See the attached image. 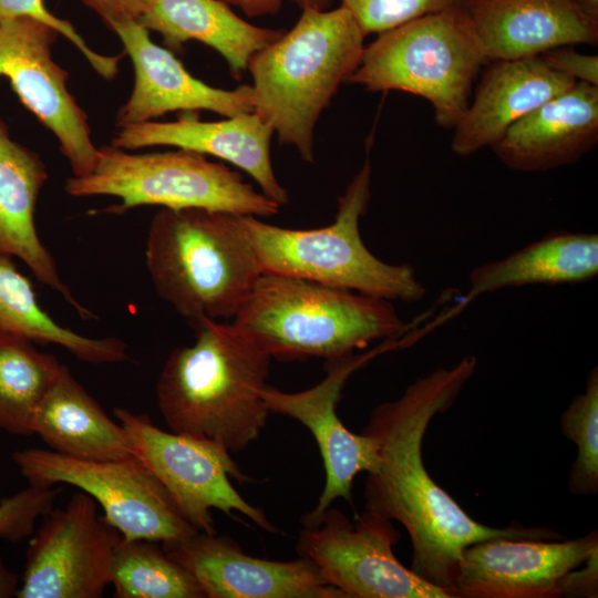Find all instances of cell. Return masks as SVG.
I'll use <instances>...</instances> for the list:
<instances>
[{
	"mask_svg": "<svg viewBox=\"0 0 598 598\" xmlns=\"http://www.w3.org/2000/svg\"><path fill=\"white\" fill-rule=\"evenodd\" d=\"M477 367L465 355L450 368L419 377L396 399L377 405L363 432L377 443L378 461L367 473L365 509L400 523L412 544L411 569L452 598L465 547L492 538L561 539L548 527H492L473 519L429 474L423 440L436 414L452 408Z\"/></svg>",
	"mask_w": 598,
	"mask_h": 598,
	"instance_id": "6da1fadb",
	"label": "cell"
},
{
	"mask_svg": "<svg viewBox=\"0 0 598 598\" xmlns=\"http://www.w3.org/2000/svg\"><path fill=\"white\" fill-rule=\"evenodd\" d=\"M192 329L194 343L175 348L158 375L159 412L172 432L241 452L270 414L261 390L272 358L233 322L204 319Z\"/></svg>",
	"mask_w": 598,
	"mask_h": 598,
	"instance_id": "7a4b0ae2",
	"label": "cell"
},
{
	"mask_svg": "<svg viewBox=\"0 0 598 598\" xmlns=\"http://www.w3.org/2000/svg\"><path fill=\"white\" fill-rule=\"evenodd\" d=\"M364 38L344 7L306 8L289 31L248 63L252 112L306 162H313L319 116L357 70Z\"/></svg>",
	"mask_w": 598,
	"mask_h": 598,
	"instance_id": "3957f363",
	"label": "cell"
},
{
	"mask_svg": "<svg viewBox=\"0 0 598 598\" xmlns=\"http://www.w3.org/2000/svg\"><path fill=\"white\" fill-rule=\"evenodd\" d=\"M231 322L282 361L341 359L408 332L392 301L271 272H261Z\"/></svg>",
	"mask_w": 598,
	"mask_h": 598,
	"instance_id": "277c9868",
	"label": "cell"
},
{
	"mask_svg": "<svg viewBox=\"0 0 598 598\" xmlns=\"http://www.w3.org/2000/svg\"><path fill=\"white\" fill-rule=\"evenodd\" d=\"M145 262L157 295L193 328L236 317L261 275L234 214L161 208L152 218Z\"/></svg>",
	"mask_w": 598,
	"mask_h": 598,
	"instance_id": "5b68a950",
	"label": "cell"
},
{
	"mask_svg": "<svg viewBox=\"0 0 598 598\" xmlns=\"http://www.w3.org/2000/svg\"><path fill=\"white\" fill-rule=\"evenodd\" d=\"M367 159L339 197L334 220L324 227L285 228L260 217L234 215L261 272L303 278L382 298L420 301L426 288L409 264H389L374 256L360 234V218L371 196Z\"/></svg>",
	"mask_w": 598,
	"mask_h": 598,
	"instance_id": "8992f818",
	"label": "cell"
},
{
	"mask_svg": "<svg viewBox=\"0 0 598 598\" xmlns=\"http://www.w3.org/2000/svg\"><path fill=\"white\" fill-rule=\"evenodd\" d=\"M486 63L463 2L378 34L348 83L420 96L430 103L435 122L453 130Z\"/></svg>",
	"mask_w": 598,
	"mask_h": 598,
	"instance_id": "52a82bcc",
	"label": "cell"
},
{
	"mask_svg": "<svg viewBox=\"0 0 598 598\" xmlns=\"http://www.w3.org/2000/svg\"><path fill=\"white\" fill-rule=\"evenodd\" d=\"M74 197L106 195L121 204L105 212L123 214L140 206L204 208L234 215L270 217L280 205L256 190L243 176L205 155L176 151L131 154L113 145L99 148L94 169L65 181Z\"/></svg>",
	"mask_w": 598,
	"mask_h": 598,
	"instance_id": "ba28073f",
	"label": "cell"
},
{
	"mask_svg": "<svg viewBox=\"0 0 598 598\" xmlns=\"http://www.w3.org/2000/svg\"><path fill=\"white\" fill-rule=\"evenodd\" d=\"M114 415L131 441L134 455L166 489L184 519L197 532L216 534L213 509L239 513L268 533L277 528L265 512L235 488L250 481L224 446L203 437L166 432L146 414L115 408Z\"/></svg>",
	"mask_w": 598,
	"mask_h": 598,
	"instance_id": "9c48e42d",
	"label": "cell"
},
{
	"mask_svg": "<svg viewBox=\"0 0 598 598\" xmlns=\"http://www.w3.org/2000/svg\"><path fill=\"white\" fill-rule=\"evenodd\" d=\"M29 485L69 484L89 494L103 508L104 518L125 539L173 542L195 532L175 503L135 455L109 461H86L42 448L12 454Z\"/></svg>",
	"mask_w": 598,
	"mask_h": 598,
	"instance_id": "30bf717a",
	"label": "cell"
},
{
	"mask_svg": "<svg viewBox=\"0 0 598 598\" xmlns=\"http://www.w3.org/2000/svg\"><path fill=\"white\" fill-rule=\"evenodd\" d=\"M301 524L297 553L346 598H452L398 559L393 547L401 535L379 514L365 509L350 520L330 506Z\"/></svg>",
	"mask_w": 598,
	"mask_h": 598,
	"instance_id": "8fae6325",
	"label": "cell"
},
{
	"mask_svg": "<svg viewBox=\"0 0 598 598\" xmlns=\"http://www.w3.org/2000/svg\"><path fill=\"white\" fill-rule=\"evenodd\" d=\"M83 491L51 509L31 538L19 598H99L110 585L122 534L97 513Z\"/></svg>",
	"mask_w": 598,
	"mask_h": 598,
	"instance_id": "7c38bea8",
	"label": "cell"
},
{
	"mask_svg": "<svg viewBox=\"0 0 598 598\" xmlns=\"http://www.w3.org/2000/svg\"><path fill=\"white\" fill-rule=\"evenodd\" d=\"M59 32L31 18L0 22V76L21 103L53 133L73 176L89 175L99 148L84 110L68 89L69 73L52 56Z\"/></svg>",
	"mask_w": 598,
	"mask_h": 598,
	"instance_id": "4fadbf2b",
	"label": "cell"
},
{
	"mask_svg": "<svg viewBox=\"0 0 598 598\" xmlns=\"http://www.w3.org/2000/svg\"><path fill=\"white\" fill-rule=\"evenodd\" d=\"M405 342L404 337L385 340L365 353L327 361L326 377L306 390L283 392L268 384L261 390L270 413L299 421L309 430L319 447L324 485L315 508L303 519L318 517L338 498L351 503L354 478L375 466L378 451L374 439L363 431L357 434L348 430L337 413V406L344 384L355 370Z\"/></svg>",
	"mask_w": 598,
	"mask_h": 598,
	"instance_id": "5bb4252c",
	"label": "cell"
},
{
	"mask_svg": "<svg viewBox=\"0 0 598 598\" xmlns=\"http://www.w3.org/2000/svg\"><path fill=\"white\" fill-rule=\"evenodd\" d=\"M598 549V533L575 539L492 538L465 547L455 598H559V582Z\"/></svg>",
	"mask_w": 598,
	"mask_h": 598,
	"instance_id": "9a60e30c",
	"label": "cell"
},
{
	"mask_svg": "<svg viewBox=\"0 0 598 598\" xmlns=\"http://www.w3.org/2000/svg\"><path fill=\"white\" fill-rule=\"evenodd\" d=\"M162 547L194 576L206 598H346L305 557H254L230 538L200 532Z\"/></svg>",
	"mask_w": 598,
	"mask_h": 598,
	"instance_id": "2e32d148",
	"label": "cell"
},
{
	"mask_svg": "<svg viewBox=\"0 0 598 598\" xmlns=\"http://www.w3.org/2000/svg\"><path fill=\"white\" fill-rule=\"evenodd\" d=\"M121 40L134 68V86L117 113V126L138 124L183 111H210L224 117L252 112L251 86L223 90L193 76L167 48L154 43L138 20L110 28Z\"/></svg>",
	"mask_w": 598,
	"mask_h": 598,
	"instance_id": "e0dca14e",
	"label": "cell"
},
{
	"mask_svg": "<svg viewBox=\"0 0 598 598\" xmlns=\"http://www.w3.org/2000/svg\"><path fill=\"white\" fill-rule=\"evenodd\" d=\"M111 145L134 151L174 146L220 158L247 173L260 192L280 206L289 202L270 158L272 128L256 113L205 122L183 116L173 122L150 121L118 126Z\"/></svg>",
	"mask_w": 598,
	"mask_h": 598,
	"instance_id": "ac0fdd59",
	"label": "cell"
},
{
	"mask_svg": "<svg viewBox=\"0 0 598 598\" xmlns=\"http://www.w3.org/2000/svg\"><path fill=\"white\" fill-rule=\"evenodd\" d=\"M575 83L540 56L487 62L453 127L452 152L470 156L492 147L515 122Z\"/></svg>",
	"mask_w": 598,
	"mask_h": 598,
	"instance_id": "d6986e66",
	"label": "cell"
},
{
	"mask_svg": "<svg viewBox=\"0 0 598 598\" xmlns=\"http://www.w3.org/2000/svg\"><path fill=\"white\" fill-rule=\"evenodd\" d=\"M464 4L487 62L598 43V19L574 0H464Z\"/></svg>",
	"mask_w": 598,
	"mask_h": 598,
	"instance_id": "ffe728a7",
	"label": "cell"
},
{
	"mask_svg": "<svg viewBox=\"0 0 598 598\" xmlns=\"http://www.w3.org/2000/svg\"><path fill=\"white\" fill-rule=\"evenodd\" d=\"M598 142V85L573 86L515 122L491 147L509 169L546 172L577 163Z\"/></svg>",
	"mask_w": 598,
	"mask_h": 598,
	"instance_id": "44dd1931",
	"label": "cell"
},
{
	"mask_svg": "<svg viewBox=\"0 0 598 598\" xmlns=\"http://www.w3.org/2000/svg\"><path fill=\"white\" fill-rule=\"evenodd\" d=\"M47 179V167L40 156L12 140L0 118V255L19 258L82 319H93L94 315L63 282L55 260L37 231L35 205Z\"/></svg>",
	"mask_w": 598,
	"mask_h": 598,
	"instance_id": "7402d4cb",
	"label": "cell"
},
{
	"mask_svg": "<svg viewBox=\"0 0 598 598\" xmlns=\"http://www.w3.org/2000/svg\"><path fill=\"white\" fill-rule=\"evenodd\" d=\"M138 21L161 34L171 51H181L192 40L210 47L236 78L255 53L283 33L247 22L224 0H147Z\"/></svg>",
	"mask_w": 598,
	"mask_h": 598,
	"instance_id": "603a6c76",
	"label": "cell"
},
{
	"mask_svg": "<svg viewBox=\"0 0 598 598\" xmlns=\"http://www.w3.org/2000/svg\"><path fill=\"white\" fill-rule=\"evenodd\" d=\"M38 434L54 452L86 461L134 455L124 427L114 422L62 364L33 419Z\"/></svg>",
	"mask_w": 598,
	"mask_h": 598,
	"instance_id": "cb8c5ba5",
	"label": "cell"
},
{
	"mask_svg": "<svg viewBox=\"0 0 598 598\" xmlns=\"http://www.w3.org/2000/svg\"><path fill=\"white\" fill-rule=\"evenodd\" d=\"M597 274V234L553 231L502 259L474 267L463 305L506 288L586 282Z\"/></svg>",
	"mask_w": 598,
	"mask_h": 598,
	"instance_id": "d4e9b609",
	"label": "cell"
},
{
	"mask_svg": "<svg viewBox=\"0 0 598 598\" xmlns=\"http://www.w3.org/2000/svg\"><path fill=\"white\" fill-rule=\"evenodd\" d=\"M0 332L60 346L78 360L91 364L130 359L126 343L118 338H91L58 323L40 306L30 279L6 255H0Z\"/></svg>",
	"mask_w": 598,
	"mask_h": 598,
	"instance_id": "484cf974",
	"label": "cell"
},
{
	"mask_svg": "<svg viewBox=\"0 0 598 598\" xmlns=\"http://www.w3.org/2000/svg\"><path fill=\"white\" fill-rule=\"evenodd\" d=\"M62 364L39 351L33 342L0 332V429L14 435H32L33 419L55 382Z\"/></svg>",
	"mask_w": 598,
	"mask_h": 598,
	"instance_id": "4316f807",
	"label": "cell"
},
{
	"mask_svg": "<svg viewBox=\"0 0 598 598\" xmlns=\"http://www.w3.org/2000/svg\"><path fill=\"white\" fill-rule=\"evenodd\" d=\"M115 598H206L194 576L171 558L157 542L135 538L118 543L110 574Z\"/></svg>",
	"mask_w": 598,
	"mask_h": 598,
	"instance_id": "83f0119b",
	"label": "cell"
},
{
	"mask_svg": "<svg viewBox=\"0 0 598 598\" xmlns=\"http://www.w3.org/2000/svg\"><path fill=\"white\" fill-rule=\"evenodd\" d=\"M564 435L577 447L568 487L577 496L598 493V369L594 367L582 393L573 398L560 415Z\"/></svg>",
	"mask_w": 598,
	"mask_h": 598,
	"instance_id": "f1b7e54d",
	"label": "cell"
},
{
	"mask_svg": "<svg viewBox=\"0 0 598 598\" xmlns=\"http://www.w3.org/2000/svg\"><path fill=\"white\" fill-rule=\"evenodd\" d=\"M464 0H341L364 35L380 34L417 18L462 4Z\"/></svg>",
	"mask_w": 598,
	"mask_h": 598,
	"instance_id": "f546056e",
	"label": "cell"
},
{
	"mask_svg": "<svg viewBox=\"0 0 598 598\" xmlns=\"http://www.w3.org/2000/svg\"><path fill=\"white\" fill-rule=\"evenodd\" d=\"M23 17L35 19L55 29L84 55L100 76L106 80L116 76L123 54L105 55L91 49L68 20L56 17L47 8L44 0H0V22Z\"/></svg>",
	"mask_w": 598,
	"mask_h": 598,
	"instance_id": "4dcf8cb0",
	"label": "cell"
},
{
	"mask_svg": "<svg viewBox=\"0 0 598 598\" xmlns=\"http://www.w3.org/2000/svg\"><path fill=\"white\" fill-rule=\"evenodd\" d=\"M29 485L0 499V538L20 542L34 532L35 522L53 508L61 488Z\"/></svg>",
	"mask_w": 598,
	"mask_h": 598,
	"instance_id": "1f68e13d",
	"label": "cell"
},
{
	"mask_svg": "<svg viewBox=\"0 0 598 598\" xmlns=\"http://www.w3.org/2000/svg\"><path fill=\"white\" fill-rule=\"evenodd\" d=\"M554 70L576 82L598 85V56L584 54L573 47H561L539 55Z\"/></svg>",
	"mask_w": 598,
	"mask_h": 598,
	"instance_id": "d6a6232c",
	"label": "cell"
},
{
	"mask_svg": "<svg viewBox=\"0 0 598 598\" xmlns=\"http://www.w3.org/2000/svg\"><path fill=\"white\" fill-rule=\"evenodd\" d=\"M561 597H598V549L585 563L568 571L559 582Z\"/></svg>",
	"mask_w": 598,
	"mask_h": 598,
	"instance_id": "836d02e7",
	"label": "cell"
},
{
	"mask_svg": "<svg viewBox=\"0 0 598 598\" xmlns=\"http://www.w3.org/2000/svg\"><path fill=\"white\" fill-rule=\"evenodd\" d=\"M94 11L110 28L113 23L135 19L140 20L147 0H80Z\"/></svg>",
	"mask_w": 598,
	"mask_h": 598,
	"instance_id": "e575fe53",
	"label": "cell"
},
{
	"mask_svg": "<svg viewBox=\"0 0 598 598\" xmlns=\"http://www.w3.org/2000/svg\"><path fill=\"white\" fill-rule=\"evenodd\" d=\"M229 6L239 8L247 17H264L280 11L285 0H224ZM302 9H328L333 0H291Z\"/></svg>",
	"mask_w": 598,
	"mask_h": 598,
	"instance_id": "d590c367",
	"label": "cell"
},
{
	"mask_svg": "<svg viewBox=\"0 0 598 598\" xmlns=\"http://www.w3.org/2000/svg\"><path fill=\"white\" fill-rule=\"evenodd\" d=\"M19 584L18 575L8 569L0 558V598L17 597Z\"/></svg>",
	"mask_w": 598,
	"mask_h": 598,
	"instance_id": "8d00e7d4",
	"label": "cell"
},
{
	"mask_svg": "<svg viewBox=\"0 0 598 598\" xmlns=\"http://www.w3.org/2000/svg\"><path fill=\"white\" fill-rule=\"evenodd\" d=\"M586 13L598 19V0H574Z\"/></svg>",
	"mask_w": 598,
	"mask_h": 598,
	"instance_id": "74e56055",
	"label": "cell"
}]
</instances>
